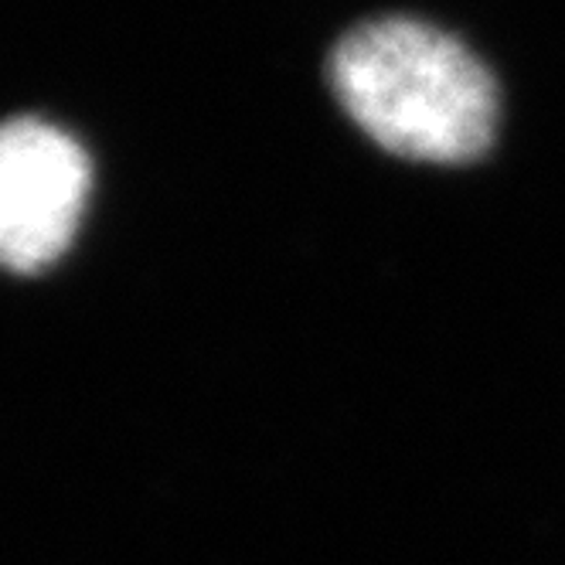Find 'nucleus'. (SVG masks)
Returning a JSON list of instances; mask_svg holds the SVG:
<instances>
[{
	"label": "nucleus",
	"instance_id": "nucleus-1",
	"mask_svg": "<svg viewBox=\"0 0 565 565\" xmlns=\"http://www.w3.org/2000/svg\"><path fill=\"white\" fill-rule=\"evenodd\" d=\"M331 86L382 150L423 164H470L498 127V86L454 34L413 18L348 31L331 55Z\"/></svg>",
	"mask_w": 565,
	"mask_h": 565
},
{
	"label": "nucleus",
	"instance_id": "nucleus-2",
	"mask_svg": "<svg viewBox=\"0 0 565 565\" xmlns=\"http://www.w3.org/2000/svg\"><path fill=\"white\" fill-rule=\"evenodd\" d=\"M93 168L65 130L18 116L0 137V256L31 276L62 259L86 212Z\"/></svg>",
	"mask_w": 565,
	"mask_h": 565
}]
</instances>
